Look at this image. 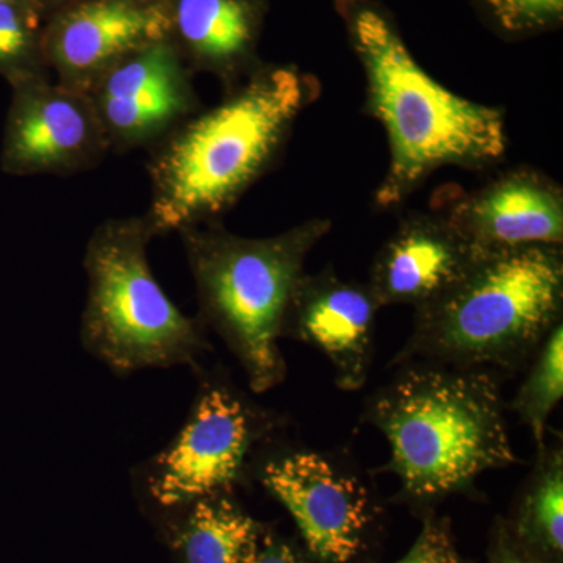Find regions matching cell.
Masks as SVG:
<instances>
[{
    "mask_svg": "<svg viewBox=\"0 0 563 563\" xmlns=\"http://www.w3.org/2000/svg\"><path fill=\"white\" fill-rule=\"evenodd\" d=\"M320 90L317 77L296 65L263 63L221 102L202 107L151 147L146 217L157 236L221 221L279 162Z\"/></svg>",
    "mask_w": 563,
    "mask_h": 563,
    "instance_id": "cell-1",
    "label": "cell"
},
{
    "mask_svg": "<svg viewBox=\"0 0 563 563\" xmlns=\"http://www.w3.org/2000/svg\"><path fill=\"white\" fill-rule=\"evenodd\" d=\"M365 77V111L383 124L390 147L376 192L379 209L401 206L444 166L490 168L509 147L506 114L470 101L433 79L379 0H333Z\"/></svg>",
    "mask_w": 563,
    "mask_h": 563,
    "instance_id": "cell-2",
    "label": "cell"
},
{
    "mask_svg": "<svg viewBox=\"0 0 563 563\" xmlns=\"http://www.w3.org/2000/svg\"><path fill=\"white\" fill-rule=\"evenodd\" d=\"M366 417L390 444L384 472L413 499L442 498L517 462L496 377L488 369L421 363L374 395Z\"/></svg>",
    "mask_w": 563,
    "mask_h": 563,
    "instance_id": "cell-3",
    "label": "cell"
},
{
    "mask_svg": "<svg viewBox=\"0 0 563 563\" xmlns=\"http://www.w3.org/2000/svg\"><path fill=\"white\" fill-rule=\"evenodd\" d=\"M562 246L481 250L461 279L415 309L401 361L514 369L562 322Z\"/></svg>",
    "mask_w": 563,
    "mask_h": 563,
    "instance_id": "cell-4",
    "label": "cell"
},
{
    "mask_svg": "<svg viewBox=\"0 0 563 563\" xmlns=\"http://www.w3.org/2000/svg\"><path fill=\"white\" fill-rule=\"evenodd\" d=\"M331 229L328 218H313L263 239L225 231L221 221L179 232L201 317L239 358L252 390L284 380L279 340L292 296L307 255Z\"/></svg>",
    "mask_w": 563,
    "mask_h": 563,
    "instance_id": "cell-5",
    "label": "cell"
},
{
    "mask_svg": "<svg viewBox=\"0 0 563 563\" xmlns=\"http://www.w3.org/2000/svg\"><path fill=\"white\" fill-rule=\"evenodd\" d=\"M155 236L146 213L114 218L95 229L85 251L81 340L120 372L192 362L207 347L202 325L174 306L151 272Z\"/></svg>",
    "mask_w": 563,
    "mask_h": 563,
    "instance_id": "cell-6",
    "label": "cell"
},
{
    "mask_svg": "<svg viewBox=\"0 0 563 563\" xmlns=\"http://www.w3.org/2000/svg\"><path fill=\"white\" fill-rule=\"evenodd\" d=\"M0 169L9 176H73L111 152L87 92L40 79L11 88Z\"/></svg>",
    "mask_w": 563,
    "mask_h": 563,
    "instance_id": "cell-7",
    "label": "cell"
},
{
    "mask_svg": "<svg viewBox=\"0 0 563 563\" xmlns=\"http://www.w3.org/2000/svg\"><path fill=\"white\" fill-rule=\"evenodd\" d=\"M173 41H154L118 62L87 92L111 152L151 150L202 109Z\"/></svg>",
    "mask_w": 563,
    "mask_h": 563,
    "instance_id": "cell-8",
    "label": "cell"
},
{
    "mask_svg": "<svg viewBox=\"0 0 563 563\" xmlns=\"http://www.w3.org/2000/svg\"><path fill=\"white\" fill-rule=\"evenodd\" d=\"M255 426L239 396L207 387L172 446L152 463V498L165 507L191 506L229 490L242 476Z\"/></svg>",
    "mask_w": 563,
    "mask_h": 563,
    "instance_id": "cell-9",
    "label": "cell"
},
{
    "mask_svg": "<svg viewBox=\"0 0 563 563\" xmlns=\"http://www.w3.org/2000/svg\"><path fill=\"white\" fill-rule=\"evenodd\" d=\"M261 476L318 561L347 563L357 558L373 523L372 498L358 477L314 451L273 459Z\"/></svg>",
    "mask_w": 563,
    "mask_h": 563,
    "instance_id": "cell-10",
    "label": "cell"
},
{
    "mask_svg": "<svg viewBox=\"0 0 563 563\" xmlns=\"http://www.w3.org/2000/svg\"><path fill=\"white\" fill-rule=\"evenodd\" d=\"M168 33L165 0H74L44 21V60L58 85L88 92L122 58Z\"/></svg>",
    "mask_w": 563,
    "mask_h": 563,
    "instance_id": "cell-11",
    "label": "cell"
},
{
    "mask_svg": "<svg viewBox=\"0 0 563 563\" xmlns=\"http://www.w3.org/2000/svg\"><path fill=\"white\" fill-rule=\"evenodd\" d=\"M383 307L369 285L343 280L332 266L303 274L288 310L285 335L310 344L329 358L336 385L354 391L368 379L376 314Z\"/></svg>",
    "mask_w": 563,
    "mask_h": 563,
    "instance_id": "cell-12",
    "label": "cell"
},
{
    "mask_svg": "<svg viewBox=\"0 0 563 563\" xmlns=\"http://www.w3.org/2000/svg\"><path fill=\"white\" fill-rule=\"evenodd\" d=\"M477 250L563 243V190L531 166H517L470 192L443 211Z\"/></svg>",
    "mask_w": 563,
    "mask_h": 563,
    "instance_id": "cell-13",
    "label": "cell"
},
{
    "mask_svg": "<svg viewBox=\"0 0 563 563\" xmlns=\"http://www.w3.org/2000/svg\"><path fill=\"white\" fill-rule=\"evenodd\" d=\"M479 251L443 211H415L377 252L368 285L380 307L420 309L453 287Z\"/></svg>",
    "mask_w": 563,
    "mask_h": 563,
    "instance_id": "cell-14",
    "label": "cell"
},
{
    "mask_svg": "<svg viewBox=\"0 0 563 563\" xmlns=\"http://www.w3.org/2000/svg\"><path fill=\"white\" fill-rule=\"evenodd\" d=\"M168 38L192 73H207L224 91L263 65L258 41L266 0H165Z\"/></svg>",
    "mask_w": 563,
    "mask_h": 563,
    "instance_id": "cell-15",
    "label": "cell"
},
{
    "mask_svg": "<svg viewBox=\"0 0 563 563\" xmlns=\"http://www.w3.org/2000/svg\"><path fill=\"white\" fill-rule=\"evenodd\" d=\"M180 536L184 563H251L261 548V526L222 495L191 504Z\"/></svg>",
    "mask_w": 563,
    "mask_h": 563,
    "instance_id": "cell-16",
    "label": "cell"
},
{
    "mask_svg": "<svg viewBox=\"0 0 563 563\" xmlns=\"http://www.w3.org/2000/svg\"><path fill=\"white\" fill-rule=\"evenodd\" d=\"M520 507L518 532L526 543L561 558L563 551V455L561 448H539Z\"/></svg>",
    "mask_w": 563,
    "mask_h": 563,
    "instance_id": "cell-17",
    "label": "cell"
},
{
    "mask_svg": "<svg viewBox=\"0 0 563 563\" xmlns=\"http://www.w3.org/2000/svg\"><path fill=\"white\" fill-rule=\"evenodd\" d=\"M44 21L46 14L33 0L0 2V76L11 88L51 79L43 52Z\"/></svg>",
    "mask_w": 563,
    "mask_h": 563,
    "instance_id": "cell-18",
    "label": "cell"
},
{
    "mask_svg": "<svg viewBox=\"0 0 563 563\" xmlns=\"http://www.w3.org/2000/svg\"><path fill=\"white\" fill-rule=\"evenodd\" d=\"M563 395V325H555L536 352L531 372L518 388L510 409L531 429L539 448L544 446L548 420Z\"/></svg>",
    "mask_w": 563,
    "mask_h": 563,
    "instance_id": "cell-19",
    "label": "cell"
},
{
    "mask_svg": "<svg viewBox=\"0 0 563 563\" xmlns=\"http://www.w3.org/2000/svg\"><path fill=\"white\" fill-rule=\"evenodd\" d=\"M481 20L504 40H526L561 29L563 0H473Z\"/></svg>",
    "mask_w": 563,
    "mask_h": 563,
    "instance_id": "cell-20",
    "label": "cell"
},
{
    "mask_svg": "<svg viewBox=\"0 0 563 563\" xmlns=\"http://www.w3.org/2000/svg\"><path fill=\"white\" fill-rule=\"evenodd\" d=\"M396 563H466L444 521L429 520L409 553Z\"/></svg>",
    "mask_w": 563,
    "mask_h": 563,
    "instance_id": "cell-21",
    "label": "cell"
},
{
    "mask_svg": "<svg viewBox=\"0 0 563 563\" xmlns=\"http://www.w3.org/2000/svg\"><path fill=\"white\" fill-rule=\"evenodd\" d=\"M251 563H302V561L288 544L268 542L261 544Z\"/></svg>",
    "mask_w": 563,
    "mask_h": 563,
    "instance_id": "cell-22",
    "label": "cell"
},
{
    "mask_svg": "<svg viewBox=\"0 0 563 563\" xmlns=\"http://www.w3.org/2000/svg\"><path fill=\"white\" fill-rule=\"evenodd\" d=\"M492 563H543L539 559L533 558L529 554L525 548L517 547L512 543V540H499L493 550Z\"/></svg>",
    "mask_w": 563,
    "mask_h": 563,
    "instance_id": "cell-23",
    "label": "cell"
},
{
    "mask_svg": "<svg viewBox=\"0 0 563 563\" xmlns=\"http://www.w3.org/2000/svg\"><path fill=\"white\" fill-rule=\"evenodd\" d=\"M33 2H35L47 16L52 11L60 9V7L66 5V3L74 2V0H33Z\"/></svg>",
    "mask_w": 563,
    "mask_h": 563,
    "instance_id": "cell-24",
    "label": "cell"
},
{
    "mask_svg": "<svg viewBox=\"0 0 563 563\" xmlns=\"http://www.w3.org/2000/svg\"><path fill=\"white\" fill-rule=\"evenodd\" d=\"M140 2H163V0H140Z\"/></svg>",
    "mask_w": 563,
    "mask_h": 563,
    "instance_id": "cell-25",
    "label": "cell"
},
{
    "mask_svg": "<svg viewBox=\"0 0 563 563\" xmlns=\"http://www.w3.org/2000/svg\"><path fill=\"white\" fill-rule=\"evenodd\" d=\"M0 2H3V0H0Z\"/></svg>",
    "mask_w": 563,
    "mask_h": 563,
    "instance_id": "cell-26",
    "label": "cell"
}]
</instances>
